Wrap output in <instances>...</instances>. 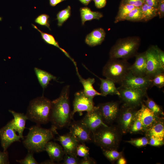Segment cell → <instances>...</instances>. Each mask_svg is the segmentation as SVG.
<instances>
[{
    "instance_id": "cell-47",
    "label": "cell",
    "mask_w": 164,
    "mask_h": 164,
    "mask_svg": "<svg viewBox=\"0 0 164 164\" xmlns=\"http://www.w3.org/2000/svg\"><path fill=\"white\" fill-rule=\"evenodd\" d=\"M96 7L98 9L104 7L106 4V0H93Z\"/></svg>"
},
{
    "instance_id": "cell-9",
    "label": "cell",
    "mask_w": 164,
    "mask_h": 164,
    "mask_svg": "<svg viewBox=\"0 0 164 164\" xmlns=\"http://www.w3.org/2000/svg\"><path fill=\"white\" fill-rule=\"evenodd\" d=\"M136 111V108L124 104L120 108L117 119L118 127L122 134H126L129 131L135 118Z\"/></svg>"
},
{
    "instance_id": "cell-38",
    "label": "cell",
    "mask_w": 164,
    "mask_h": 164,
    "mask_svg": "<svg viewBox=\"0 0 164 164\" xmlns=\"http://www.w3.org/2000/svg\"><path fill=\"white\" fill-rule=\"evenodd\" d=\"M49 18V15L46 14H42L38 16L36 19L35 22L41 26H46L50 30V25L48 22Z\"/></svg>"
},
{
    "instance_id": "cell-27",
    "label": "cell",
    "mask_w": 164,
    "mask_h": 164,
    "mask_svg": "<svg viewBox=\"0 0 164 164\" xmlns=\"http://www.w3.org/2000/svg\"><path fill=\"white\" fill-rule=\"evenodd\" d=\"M32 25L34 28L36 29L40 32L42 38L46 43L48 44L55 46L60 49L67 57L73 62L75 67L76 66H76H77L76 63L74 60L70 57L69 54L64 50L60 46L58 43L55 40L54 38L52 35L42 32L35 25L32 24Z\"/></svg>"
},
{
    "instance_id": "cell-46",
    "label": "cell",
    "mask_w": 164,
    "mask_h": 164,
    "mask_svg": "<svg viewBox=\"0 0 164 164\" xmlns=\"http://www.w3.org/2000/svg\"><path fill=\"white\" fill-rule=\"evenodd\" d=\"M95 161L89 156L84 157L80 159L79 164H96Z\"/></svg>"
},
{
    "instance_id": "cell-12",
    "label": "cell",
    "mask_w": 164,
    "mask_h": 164,
    "mask_svg": "<svg viewBox=\"0 0 164 164\" xmlns=\"http://www.w3.org/2000/svg\"><path fill=\"white\" fill-rule=\"evenodd\" d=\"M69 132L80 143L89 142L92 140L90 130L81 120L72 121Z\"/></svg>"
},
{
    "instance_id": "cell-42",
    "label": "cell",
    "mask_w": 164,
    "mask_h": 164,
    "mask_svg": "<svg viewBox=\"0 0 164 164\" xmlns=\"http://www.w3.org/2000/svg\"><path fill=\"white\" fill-rule=\"evenodd\" d=\"M159 60L162 65L164 67V52L157 45H153Z\"/></svg>"
},
{
    "instance_id": "cell-30",
    "label": "cell",
    "mask_w": 164,
    "mask_h": 164,
    "mask_svg": "<svg viewBox=\"0 0 164 164\" xmlns=\"http://www.w3.org/2000/svg\"><path fill=\"white\" fill-rule=\"evenodd\" d=\"M146 98V100L145 99L143 101V103L150 110L159 116L164 115L162 109L160 106L156 104L153 100L149 98L148 95Z\"/></svg>"
},
{
    "instance_id": "cell-26",
    "label": "cell",
    "mask_w": 164,
    "mask_h": 164,
    "mask_svg": "<svg viewBox=\"0 0 164 164\" xmlns=\"http://www.w3.org/2000/svg\"><path fill=\"white\" fill-rule=\"evenodd\" d=\"M80 12L82 25H84L87 21H91L94 19H99L103 17V15L101 13L93 11L87 7L80 8Z\"/></svg>"
},
{
    "instance_id": "cell-32",
    "label": "cell",
    "mask_w": 164,
    "mask_h": 164,
    "mask_svg": "<svg viewBox=\"0 0 164 164\" xmlns=\"http://www.w3.org/2000/svg\"><path fill=\"white\" fill-rule=\"evenodd\" d=\"M71 8L68 6L66 9L59 12L56 15L57 25L60 27L70 17L71 15Z\"/></svg>"
},
{
    "instance_id": "cell-44",
    "label": "cell",
    "mask_w": 164,
    "mask_h": 164,
    "mask_svg": "<svg viewBox=\"0 0 164 164\" xmlns=\"http://www.w3.org/2000/svg\"><path fill=\"white\" fill-rule=\"evenodd\" d=\"M149 140L148 144L154 146H159L164 144V140H161L153 137H150L148 138Z\"/></svg>"
},
{
    "instance_id": "cell-13",
    "label": "cell",
    "mask_w": 164,
    "mask_h": 164,
    "mask_svg": "<svg viewBox=\"0 0 164 164\" xmlns=\"http://www.w3.org/2000/svg\"><path fill=\"white\" fill-rule=\"evenodd\" d=\"M120 84L128 88L148 89L151 87V80L146 77L135 75L129 71Z\"/></svg>"
},
{
    "instance_id": "cell-20",
    "label": "cell",
    "mask_w": 164,
    "mask_h": 164,
    "mask_svg": "<svg viewBox=\"0 0 164 164\" xmlns=\"http://www.w3.org/2000/svg\"><path fill=\"white\" fill-rule=\"evenodd\" d=\"M148 138L153 137L164 140V122L162 117H159L152 126L145 131Z\"/></svg>"
},
{
    "instance_id": "cell-40",
    "label": "cell",
    "mask_w": 164,
    "mask_h": 164,
    "mask_svg": "<svg viewBox=\"0 0 164 164\" xmlns=\"http://www.w3.org/2000/svg\"><path fill=\"white\" fill-rule=\"evenodd\" d=\"M16 161L21 164H37L38 163L35 159L33 153L28 151V152L24 159Z\"/></svg>"
},
{
    "instance_id": "cell-17",
    "label": "cell",
    "mask_w": 164,
    "mask_h": 164,
    "mask_svg": "<svg viewBox=\"0 0 164 164\" xmlns=\"http://www.w3.org/2000/svg\"><path fill=\"white\" fill-rule=\"evenodd\" d=\"M55 140L60 142L65 153L76 155V149L80 143L69 132L62 135H59Z\"/></svg>"
},
{
    "instance_id": "cell-23",
    "label": "cell",
    "mask_w": 164,
    "mask_h": 164,
    "mask_svg": "<svg viewBox=\"0 0 164 164\" xmlns=\"http://www.w3.org/2000/svg\"><path fill=\"white\" fill-rule=\"evenodd\" d=\"M9 111L14 117L12 123L14 129L18 132L21 138L24 139L23 133L25 128L26 121L28 119L27 117L23 113L16 112L11 110Z\"/></svg>"
},
{
    "instance_id": "cell-43",
    "label": "cell",
    "mask_w": 164,
    "mask_h": 164,
    "mask_svg": "<svg viewBox=\"0 0 164 164\" xmlns=\"http://www.w3.org/2000/svg\"><path fill=\"white\" fill-rule=\"evenodd\" d=\"M157 15L160 19L164 16V0H158Z\"/></svg>"
},
{
    "instance_id": "cell-45",
    "label": "cell",
    "mask_w": 164,
    "mask_h": 164,
    "mask_svg": "<svg viewBox=\"0 0 164 164\" xmlns=\"http://www.w3.org/2000/svg\"><path fill=\"white\" fill-rule=\"evenodd\" d=\"M9 163L7 152L6 151L0 152V164Z\"/></svg>"
},
{
    "instance_id": "cell-31",
    "label": "cell",
    "mask_w": 164,
    "mask_h": 164,
    "mask_svg": "<svg viewBox=\"0 0 164 164\" xmlns=\"http://www.w3.org/2000/svg\"><path fill=\"white\" fill-rule=\"evenodd\" d=\"M125 20L131 22L142 21V14L140 7H136L132 10L126 17Z\"/></svg>"
},
{
    "instance_id": "cell-22",
    "label": "cell",
    "mask_w": 164,
    "mask_h": 164,
    "mask_svg": "<svg viewBox=\"0 0 164 164\" xmlns=\"http://www.w3.org/2000/svg\"><path fill=\"white\" fill-rule=\"evenodd\" d=\"M105 35V32L103 29H96L86 36L85 42L91 47L100 45L104 40Z\"/></svg>"
},
{
    "instance_id": "cell-29",
    "label": "cell",
    "mask_w": 164,
    "mask_h": 164,
    "mask_svg": "<svg viewBox=\"0 0 164 164\" xmlns=\"http://www.w3.org/2000/svg\"><path fill=\"white\" fill-rule=\"evenodd\" d=\"M135 6L128 4H120L117 15L114 21V23H117L120 22L125 21L126 17Z\"/></svg>"
},
{
    "instance_id": "cell-2",
    "label": "cell",
    "mask_w": 164,
    "mask_h": 164,
    "mask_svg": "<svg viewBox=\"0 0 164 164\" xmlns=\"http://www.w3.org/2000/svg\"><path fill=\"white\" fill-rule=\"evenodd\" d=\"M29 132L23 141V144L29 151L39 152L44 151L46 144L58 134L56 129L51 127L46 129L39 125L33 126L29 128Z\"/></svg>"
},
{
    "instance_id": "cell-7",
    "label": "cell",
    "mask_w": 164,
    "mask_h": 164,
    "mask_svg": "<svg viewBox=\"0 0 164 164\" xmlns=\"http://www.w3.org/2000/svg\"><path fill=\"white\" fill-rule=\"evenodd\" d=\"M117 89L123 104L135 108L141 105L148 95L147 89L128 88L120 86Z\"/></svg>"
},
{
    "instance_id": "cell-5",
    "label": "cell",
    "mask_w": 164,
    "mask_h": 164,
    "mask_svg": "<svg viewBox=\"0 0 164 164\" xmlns=\"http://www.w3.org/2000/svg\"><path fill=\"white\" fill-rule=\"evenodd\" d=\"M141 39L137 36H129L118 39L109 52V58L128 60L137 53Z\"/></svg>"
},
{
    "instance_id": "cell-49",
    "label": "cell",
    "mask_w": 164,
    "mask_h": 164,
    "mask_svg": "<svg viewBox=\"0 0 164 164\" xmlns=\"http://www.w3.org/2000/svg\"><path fill=\"white\" fill-rule=\"evenodd\" d=\"M50 6L54 7L59 3L66 0H49Z\"/></svg>"
},
{
    "instance_id": "cell-1",
    "label": "cell",
    "mask_w": 164,
    "mask_h": 164,
    "mask_svg": "<svg viewBox=\"0 0 164 164\" xmlns=\"http://www.w3.org/2000/svg\"><path fill=\"white\" fill-rule=\"evenodd\" d=\"M70 91V86L66 85L63 88L59 97L52 101L50 121L51 127L56 130L69 126L72 121Z\"/></svg>"
},
{
    "instance_id": "cell-39",
    "label": "cell",
    "mask_w": 164,
    "mask_h": 164,
    "mask_svg": "<svg viewBox=\"0 0 164 164\" xmlns=\"http://www.w3.org/2000/svg\"><path fill=\"white\" fill-rule=\"evenodd\" d=\"M63 160V164H79L80 159L76 155L65 153Z\"/></svg>"
},
{
    "instance_id": "cell-16",
    "label": "cell",
    "mask_w": 164,
    "mask_h": 164,
    "mask_svg": "<svg viewBox=\"0 0 164 164\" xmlns=\"http://www.w3.org/2000/svg\"><path fill=\"white\" fill-rule=\"evenodd\" d=\"M137 111L135 117L141 122L145 132L160 117L150 110L143 103Z\"/></svg>"
},
{
    "instance_id": "cell-14",
    "label": "cell",
    "mask_w": 164,
    "mask_h": 164,
    "mask_svg": "<svg viewBox=\"0 0 164 164\" xmlns=\"http://www.w3.org/2000/svg\"><path fill=\"white\" fill-rule=\"evenodd\" d=\"M13 119L0 129L1 144L4 152L6 151L8 147L15 142L20 141L21 138L15 133L13 125Z\"/></svg>"
},
{
    "instance_id": "cell-8",
    "label": "cell",
    "mask_w": 164,
    "mask_h": 164,
    "mask_svg": "<svg viewBox=\"0 0 164 164\" xmlns=\"http://www.w3.org/2000/svg\"><path fill=\"white\" fill-rule=\"evenodd\" d=\"M146 59V77L150 79L156 75L164 73V67L160 63L153 45L145 51Z\"/></svg>"
},
{
    "instance_id": "cell-15",
    "label": "cell",
    "mask_w": 164,
    "mask_h": 164,
    "mask_svg": "<svg viewBox=\"0 0 164 164\" xmlns=\"http://www.w3.org/2000/svg\"><path fill=\"white\" fill-rule=\"evenodd\" d=\"M81 120L92 133L101 126L108 125L104 122L97 106L91 111L87 112Z\"/></svg>"
},
{
    "instance_id": "cell-25",
    "label": "cell",
    "mask_w": 164,
    "mask_h": 164,
    "mask_svg": "<svg viewBox=\"0 0 164 164\" xmlns=\"http://www.w3.org/2000/svg\"><path fill=\"white\" fill-rule=\"evenodd\" d=\"M34 70L39 82L44 89L52 80H56V77L51 73L37 68H34Z\"/></svg>"
},
{
    "instance_id": "cell-6",
    "label": "cell",
    "mask_w": 164,
    "mask_h": 164,
    "mask_svg": "<svg viewBox=\"0 0 164 164\" xmlns=\"http://www.w3.org/2000/svg\"><path fill=\"white\" fill-rule=\"evenodd\" d=\"M130 66L127 60L109 58L103 67L102 75L115 83L120 84L129 72Z\"/></svg>"
},
{
    "instance_id": "cell-35",
    "label": "cell",
    "mask_w": 164,
    "mask_h": 164,
    "mask_svg": "<svg viewBox=\"0 0 164 164\" xmlns=\"http://www.w3.org/2000/svg\"><path fill=\"white\" fill-rule=\"evenodd\" d=\"M151 80V87L155 86L160 88L164 86V73L158 74Z\"/></svg>"
},
{
    "instance_id": "cell-50",
    "label": "cell",
    "mask_w": 164,
    "mask_h": 164,
    "mask_svg": "<svg viewBox=\"0 0 164 164\" xmlns=\"http://www.w3.org/2000/svg\"><path fill=\"white\" fill-rule=\"evenodd\" d=\"M117 160V164H126L127 163L126 160L122 156H121Z\"/></svg>"
},
{
    "instance_id": "cell-36",
    "label": "cell",
    "mask_w": 164,
    "mask_h": 164,
    "mask_svg": "<svg viewBox=\"0 0 164 164\" xmlns=\"http://www.w3.org/2000/svg\"><path fill=\"white\" fill-rule=\"evenodd\" d=\"M126 142L138 147L145 146L149 143V140L146 137L133 139Z\"/></svg>"
},
{
    "instance_id": "cell-21",
    "label": "cell",
    "mask_w": 164,
    "mask_h": 164,
    "mask_svg": "<svg viewBox=\"0 0 164 164\" xmlns=\"http://www.w3.org/2000/svg\"><path fill=\"white\" fill-rule=\"evenodd\" d=\"M75 68L80 81L83 87V91L85 94L87 96L93 98L96 96H102L101 94L96 91L93 87V84L95 82V79L91 78L84 79L79 74L77 67Z\"/></svg>"
},
{
    "instance_id": "cell-3",
    "label": "cell",
    "mask_w": 164,
    "mask_h": 164,
    "mask_svg": "<svg viewBox=\"0 0 164 164\" xmlns=\"http://www.w3.org/2000/svg\"><path fill=\"white\" fill-rule=\"evenodd\" d=\"M122 134L118 126H102L92 133V139L101 149L117 150Z\"/></svg>"
},
{
    "instance_id": "cell-10",
    "label": "cell",
    "mask_w": 164,
    "mask_h": 164,
    "mask_svg": "<svg viewBox=\"0 0 164 164\" xmlns=\"http://www.w3.org/2000/svg\"><path fill=\"white\" fill-rule=\"evenodd\" d=\"M73 106V110L71 112L72 119H73L76 113H80L83 111L88 112L93 110L95 107L93 98L86 95L83 90L77 91L75 94Z\"/></svg>"
},
{
    "instance_id": "cell-24",
    "label": "cell",
    "mask_w": 164,
    "mask_h": 164,
    "mask_svg": "<svg viewBox=\"0 0 164 164\" xmlns=\"http://www.w3.org/2000/svg\"><path fill=\"white\" fill-rule=\"evenodd\" d=\"M95 76L101 81L100 90L102 96L105 97L108 95L119 96V92L114 81L108 78L104 79Z\"/></svg>"
},
{
    "instance_id": "cell-4",
    "label": "cell",
    "mask_w": 164,
    "mask_h": 164,
    "mask_svg": "<svg viewBox=\"0 0 164 164\" xmlns=\"http://www.w3.org/2000/svg\"><path fill=\"white\" fill-rule=\"evenodd\" d=\"M52 101L43 96L31 100L26 114L28 119L37 125L45 124L50 121Z\"/></svg>"
},
{
    "instance_id": "cell-28",
    "label": "cell",
    "mask_w": 164,
    "mask_h": 164,
    "mask_svg": "<svg viewBox=\"0 0 164 164\" xmlns=\"http://www.w3.org/2000/svg\"><path fill=\"white\" fill-rule=\"evenodd\" d=\"M142 22H147L157 16V9L148 5L145 2L140 7Z\"/></svg>"
},
{
    "instance_id": "cell-34",
    "label": "cell",
    "mask_w": 164,
    "mask_h": 164,
    "mask_svg": "<svg viewBox=\"0 0 164 164\" xmlns=\"http://www.w3.org/2000/svg\"><path fill=\"white\" fill-rule=\"evenodd\" d=\"M76 154L77 156L83 158L89 156V148L85 143H80L77 147Z\"/></svg>"
},
{
    "instance_id": "cell-11",
    "label": "cell",
    "mask_w": 164,
    "mask_h": 164,
    "mask_svg": "<svg viewBox=\"0 0 164 164\" xmlns=\"http://www.w3.org/2000/svg\"><path fill=\"white\" fill-rule=\"evenodd\" d=\"M97 106L104 122L107 125L112 124L117 119L120 110L118 102H106L100 104Z\"/></svg>"
},
{
    "instance_id": "cell-33",
    "label": "cell",
    "mask_w": 164,
    "mask_h": 164,
    "mask_svg": "<svg viewBox=\"0 0 164 164\" xmlns=\"http://www.w3.org/2000/svg\"><path fill=\"white\" fill-rule=\"evenodd\" d=\"M104 156L111 162L115 161L122 156V152H119L115 149H101Z\"/></svg>"
},
{
    "instance_id": "cell-37",
    "label": "cell",
    "mask_w": 164,
    "mask_h": 164,
    "mask_svg": "<svg viewBox=\"0 0 164 164\" xmlns=\"http://www.w3.org/2000/svg\"><path fill=\"white\" fill-rule=\"evenodd\" d=\"M129 132L131 133H136L141 132H145L142 123L135 116Z\"/></svg>"
},
{
    "instance_id": "cell-18",
    "label": "cell",
    "mask_w": 164,
    "mask_h": 164,
    "mask_svg": "<svg viewBox=\"0 0 164 164\" xmlns=\"http://www.w3.org/2000/svg\"><path fill=\"white\" fill-rule=\"evenodd\" d=\"M135 56V61L132 65H130L129 68V72L137 76L146 77L145 51L142 53H137Z\"/></svg>"
},
{
    "instance_id": "cell-48",
    "label": "cell",
    "mask_w": 164,
    "mask_h": 164,
    "mask_svg": "<svg viewBox=\"0 0 164 164\" xmlns=\"http://www.w3.org/2000/svg\"><path fill=\"white\" fill-rule=\"evenodd\" d=\"M145 2L149 5L157 9L158 0H145Z\"/></svg>"
},
{
    "instance_id": "cell-19",
    "label": "cell",
    "mask_w": 164,
    "mask_h": 164,
    "mask_svg": "<svg viewBox=\"0 0 164 164\" xmlns=\"http://www.w3.org/2000/svg\"><path fill=\"white\" fill-rule=\"evenodd\" d=\"M44 151L47 153L50 160L54 162L62 160L65 154L62 146L52 141H50L46 144Z\"/></svg>"
},
{
    "instance_id": "cell-41",
    "label": "cell",
    "mask_w": 164,
    "mask_h": 164,
    "mask_svg": "<svg viewBox=\"0 0 164 164\" xmlns=\"http://www.w3.org/2000/svg\"><path fill=\"white\" fill-rule=\"evenodd\" d=\"M145 2V0H121L120 4H128L135 7H140Z\"/></svg>"
},
{
    "instance_id": "cell-51",
    "label": "cell",
    "mask_w": 164,
    "mask_h": 164,
    "mask_svg": "<svg viewBox=\"0 0 164 164\" xmlns=\"http://www.w3.org/2000/svg\"><path fill=\"white\" fill-rule=\"evenodd\" d=\"M83 4L85 5H88L92 0H79Z\"/></svg>"
}]
</instances>
